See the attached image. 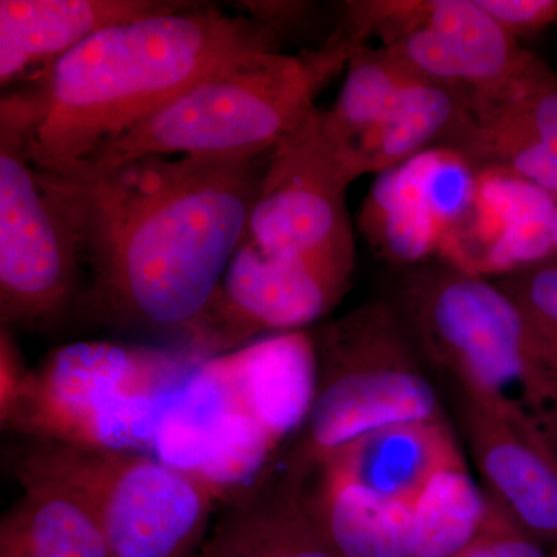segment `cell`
I'll use <instances>...</instances> for the list:
<instances>
[{"label": "cell", "mask_w": 557, "mask_h": 557, "mask_svg": "<svg viewBox=\"0 0 557 557\" xmlns=\"http://www.w3.org/2000/svg\"><path fill=\"white\" fill-rule=\"evenodd\" d=\"M548 557H557V545L555 548H553V552L549 553Z\"/></svg>", "instance_id": "f1b7e54d"}, {"label": "cell", "mask_w": 557, "mask_h": 557, "mask_svg": "<svg viewBox=\"0 0 557 557\" xmlns=\"http://www.w3.org/2000/svg\"><path fill=\"white\" fill-rule=\"evenodd\" d=\"M347 62V54L330 44L307 57L277 50L247 54L203 76L76 164L265 156L317 109L319 89Z\"/></svg>", "instance_id": "277c9868"}, {"label": "cell", "mask_w": 557, "mask_h": 557, "mask_svg": "<svg viewBox=\"0 0 557 557\" xmlns=\"http://www.w3.org/2000/svg\"><path fill=\"white\" fill-rule=\"evenodd\" d=\"M557 197L528 180L480 168L474 205L438 258L467 273L502 277L555 258Z\"/></svg>", "instance_id": "5bb4252c"}, {"label": "cell", "mask_w": 557, "mask_h": 557, "mask_svg": "<svg viewBox=\"0 0 557 557\" xmlns=\"http://www.w3.org/2000/svg\"><path fill=\"white\" fill-rule=\"evenodd\" d=\"M458 557H548V555L542 548L541 542L523 531L504 509L493 502L485 527Z\"/></svg>", "instance_id": "d4e9b609"}, {"label": "cell", "mask_w": 557, "mask_h": 557, "mask_svg": "<svg viewBox=\"0 0 557 557\" xmlns=\"http://www.w3.org/2000/svg\"><path fill=\"white\" fill-rule=\"evenodd\" d=\"M354 164L314 109L271 150L244 239L276 255L302 256L355 270L347 188Z\"/></svg>", "instance_id": "9c48e42d"}, {"label": "cell", "mask_w": 557, "mask_h": 557, "mask_svg": "<svg viewBox=\"0 0 557 557\" xmlns=\"http://www.w3.org/2000/svg\"><path fill=\"white\" fill-rule=\"evenodd\" d=\"M458 150L479 168H497L557 197V73L536 54L507 79L468 91Z\"/></svg>", "instance_id": "4fadbf2b"}, {"label": "cell", "mask_w": 557, "mask_h": 557, "mask_svg": "<svg viewBox=\"0 0 557 557\" xmlns=\"http://www.w3.org/2000/svg\"><path fill=\"white\" fill-rule=\"evenodd\" d=\"M30 442L13 457L14 478L78 498L110 557H196L226 500L205 480L149 454Z\"/></svg>", "instance_id": "52a82bcc"}, {"label": "cell", "mask_w": 557, "mask_h": 557, "mask_svg": "<svg viewBox=\"0 0 557 557\" xmlns=\"http://www.w3.org/2000/svg\"><path fill=\"white\" fill-rule=\"evenodd\" d=\"M24 496L0 523V557H110L89 509L60 487L21 485Z\"/></svg>", "instance_id": "44dd1931"}, {"label": "cell", "mask_w": 557, "mask_h": 557, "mask_svg": "<svg viewBox=\"0 0 557 557\" xmlns=\"http://www.w3.org/2000/svg\"><path fill=\"white\" fill-rule=\"evenodd\" d=\"M461 461L463 456L443 418L368 432L330 454L317 469L412 508L437 472Z\"/></svg>", "instance_id": "ac0fdd59"}, {"label": "cell", "mask_w": 557, "mask_h": 557, "mask_svg": "<svg viewBox=\"0 0 557 557\" xmlns=\"http://www.w3.org/2000/svg\"><path fill=\"white\" fill-rule=\"evenodd\" d=\"M276 40L247 14L194 3L97 33L44 69L27 94L33 164L67 170L214 70L276 50Z\"/></svg>", "instance_id": "7a4b0ae2"}, {"label": "cell", "mask_w": 557, "mask_h": 557, "mask_svg": "<svg viewBox=\"0 0 557 557\" xmlns=\"http://www.w3.org/2000/svg\"><path fill=\"white\" fill-rule=\"evenodd\" d=\"M203 358L185 348L69 344L28 372L0 420L30 440L152 456L172 403Z\"/></svg>", "instance_id": "5b68a950"}, {"label": "cell", "mask_w": 557, "mask_h": 557, "mask_svg": "<svg viewBox=\"0 0 557 557\" xmlns=\"http://www.w3.org/2000/svg\"><path fill=\"white\" fill-rule=\"evenodd\" d=\"M317 394L306 424L277 467L307 479L355 438L418 420H443L437 391L397 307L364 304L313 333Z\"/></svg>", "instance_id": "8992f818"}, {"label": "cell", "mask_w": 557, "mask_h": 557, "mask_svg": "<svg viewBox=\"0 0 557 557\" xmlns=\"http://www.w3.org/2000/svg\"><path fill=\"white\" fill-rule=\"evenodd\" d=\"M30 370L22 364L20 350L14 344L10 329L0 333V413L7 412L20 395Z\"/></svg>", "instance_id": "4316f807"}, {"label": "cell", "mask_w": 557, "mask_h": 557, "mask_svg": "<svg viewBox=\"0 0 557 557\" xmlns=\"http://www.w3.org/2000/svg\"><path fill=\"white\" fill-rule=\"evenodd\" d=\"M467 116V91L416 76L348 156L361 177L392 170L438 146L457 149Z\"/></svg>", "instance_id": "ffe728a7"}, {"label": "cell", "mask_w": 557, "mask_h": 557, "mask_svg": "<svg viewBox=\"0 0 557 557\" xmlns=\"http://www.w3.org/2000/svg\"><path fill=\"white\" fill-rule=\"evenodd\" d=\"M304 502L338 557H412V508L314 469Z\"/></svg>", "instance_id": "d6986e66"}, {"label": "cell", "mask_w": 557, "mask_h": 557, "mask_svg": "<svg viewBox=\"0 0 557 557\" xmlns=\"http://www.w3.org/2000/svg\"><path fill=\"white\" fill-rule=\"evenodd\" d=\"M458 421L487 496L537 542L557 545V454L534 445L456 388Z\"/></svg>", "instance_id": "9a60e30c"}, {"label": "cell", "mask_w": 557, "mask_h": 557, "mask_svg": "<svg viewBox=\"0 0 557 557\" xmlns=\"http://www.w3.org/2000/svg\"><path fill=\"white\" fill-rule=\"evenodd\" d=\"M351 274L321 260L269 252L244 239L214 295L183 336V348L218 357L263 335L304 332L336 309Z\"/></svg>", "instance_id": "30bf717a"}, {"label": "cell", "mask_w": 557, "mask_h": 557, "mask_svg": "<svg viewBox=\"0 0 557 557\" xmlns=\"http://www.w3.org/2000/svg\"><path fill=\"white\" fill-rule=\"evenodd\" d=\"M242 5L247 16L269 28L276 38L293 25L306 21L311 9L307 2H244Z\"/></svg>", "instance_id": "83f0119b"}, {"label": "cell", "mask_w": 557, "mask_h": 557, "mask_svg": "<svg viewBox=\"0 0 557 557\" xmlns=\"http://www.w3.org/2000/svg\"><path fill=\"white\" fill-rule=\"evenodd\" d=\"M502 30L518 40L557 21V0H475Z\"/></svg>", "instance_id": "484cf974"}, {"label": "cell", "mask_w": 557, "mask_h": 557, "mask_svg": "<svg viewBox=\"0 0 557 557\" xmlns=\"http://www.w3.org/2000/svg\"><path fill=\"white\" fill-rule=\"evenodd\" d=\"M379 38L413 75L467 94L507 79L528 54L475 0H388Z\"/></svg>", "instance_id": "7c38bea8"}, {"label": "cell", "mask_w": 557, "mask_h": 557, "mask_svg": "<svg viewBox=\"0 0 557 557\" xmlns=\"http://www.w3.org/2000/svg\"><path fill=\"white\" fill-rule=\"evenodd\" d=\"M269 157L36 172L75 231L97 309L121 327L183 338L244 240Z\"/></svg>", "instance_id": "6da1fadb"}, {"label": "cell", "mask_w": 557, "mask_h": 557, "mask_svg": "<svg viewBox=\"0 0 557 557\" xmlns=\"http://www.w3.org/2000/svg\"><path fill=\"white\" fill-rule=\"evenodd\" d=\"M395 307L418 350L457 391L557 454V380L534 355L496 282L442 260L421 263L399 282Z\"/></svg>", "instance_id": "3957f363"}, {"label": "cell", "mask_w": 557, "mask_h": 557, "mask_svg": "<svg viewBox=\"0 0 557 557\" xmlns=\"http://www.w3.org/2000/svg\"><path fill=\"white\" fill-rule=\"evenodd\" d=\"M494 282L518 311L534 355L557 380V259L542 260Z\"/></svg>", "instance_id": "cb8c5ba5"}, {"label": "cell", "mask_w": 557, "mask_h": 557, "mask_svg": "<svg viewBox=\"0 0 557 557\" xmlns=\"http://www.w3.org/2000/svg\"><path fill=\"white\" fill-rule=\"evenodd\" d=\"M302 480L273 469L219 507L196 557H338L311 519Z\"/></svg>", "instance_id": "e0dca14e"}, {"label": "cell", "mask_w": 557, "mask_h": 557, "mask_svg": "<svg viewBox=\"0 0 557 557\" xmlns=\"http://www.w3.org/2000/svg\"><path fill=\"white\" fill-rule=\"evenodd\" d=\"M25 94L0 109V321L49 327L64 317L78 285L81 249L70 220L42 188L30 159Z\"/></svg>", "instance_id": "ba28073f"}, {"label": "cell", "mask_w": 557, "mask_h": 557, "mask_svg": "<svg viewBox=\"0 0 557 557\" xmlns=\"http://www.w3.org/2000/svg\"><path fill=\"white\" fill-rule=\"evenodd\" d=\"M188 5L166 0H2V86L28 69L49 67L106 28Z\"/></svg>", "instance_id": "2e32d148"}, {"label": "cell", "mask_w": 557, "mask_h": 557, "mask_svg": "<svg viewBox=\"0 0 557 557\" xmlns=\"http://www.w3.org/2000/svg\"><path fill=\"white\" fill-rule=\"evenodd\" d=\"M346 69L338 98L332 109L322 110V119L325 129L348 156L355 141L386 115L416 75L384 47H362Z\"/></svg>", "instance_id": "603a6c76"}, {"label": "cell", "mask_w": 557, "mask_h": 557, "mask_svg": "<svg viewBox=\"0 0 557 557\" xmlns=\"http://www.w3.org/2000/svg\"><path fill=\"white\" fill-rule=\"evenodd\" d=\"M479 171L467 153L438 146L381 172L362 205V233L395 265L426 263L468 218Z\"/></svg>", "instance_id": "8fae6325"}, {"label": "cell", "mask_w": 557, "mask_h": 557, "mask_svg": "<svg viewBox=\"0 0 557 557\" xmlns=\"http://www.w3.org/2000/svg\"><path fill=\"white\" fill-rule=\"evenodd\" d=\"M493 502L465 461L442 469L412 507V557H458L485 527Z\"/></svg>", "instance_id": "7402d4cb"}]
</instances>
